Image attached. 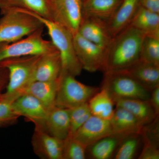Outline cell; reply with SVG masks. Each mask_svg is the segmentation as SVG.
Masks as SVG:
<instances>
[{
	"mask_svg": "<svg viewBox=\"0 0 159 159\" xmlns=\"http://www.w3.org/2000/svg\"><path fill=\"white\" fill-rule=\"evenodd\" d=\"M33 151L43 159H63V141L52 136L46 131L35 127L31 139Z\"/></svg>",
	"mask_w": 159,
	"mask_h": 159,
	"instance_id": "11",
	"label": "cell"
},
{
	"mask_svg": "<svg viewBox=\"0 0 159 159\" xmlns=\"http://www.w3.org/2000/svg\"><path fill=\"white\" fill-rule=\"evenodd\" d=\"M141 152L138 157L139 159H159V148L148 143H143Z\"/></svg>",
	"mask_w": 159,
	"mask_h": 159,
	"instance_id": "31",
	"label": "cell"
},
{
	"mask_svg": "<svg viewBox=\"0 0 159 159\" xmlns=\"http://www.w3.org/2000/svg\"><path fill=\"white\" fill-rule=\"evenodd\" d=\"M111 134L110 120L92 115L72 137L87 148L99 139Z\"/></svg>",
	"mask_w": 159,
	"mask_h": 159,
	"instance_id": "12",
	"label": "cell"
},
{
	"mask_svg": "<svg viewBox=\"0 0 159 159\" xmlns=\"http://www.w3.org/2000/svg\"><path fill=\"white\" fill-rule=\"evenodd\" d=\"M74 48L83 69L89 72L103 71L106 48L83 38L78 33L74 36Z\"/></svg>",
	"mask_w": 159,
	"mask_h": 159,
	"instance_id": "9",
	"label": "cell"
},
{
	"mask_svg": "<svg viewBox=\"0 0 159 159\" xmlns=\"http://www.w3.org/2000/svg\"><path fill=\"white\" fill-rule=\"evenodd\" d=\"M8 71L6 69L0 67V95L3 85L5 83L6 76H8Z\"/></svg>",
	"mask_w": 159,
	"mask_h": 159,
	"instance_id": "34",
	"label": "cell"
},
{
	"mask_svg": "<svg viewBox=\"0 0 159 159\" xmlns=\"http://www.w3.org/2000/svg\"><path fill=\"white\" fill-rule=\"evenodd\" d=\"M114 102L116 106L122 107L129 111L143 126L151 123L159 116L148 100L119 99L116 100Z\"/></svg>",
	"mask_w": 159,
	"mask_h": 159,
	"instance_id": "20",
	"label": "cell"
},
{
	"mask_svg": "<svg viewBox=\"0 0 159 159\" xmlns=\"http://www.w3.org/2000/svg\"><path fill=\"white\" fill-rule=\"evenodd\" d=\"M140 60L159 66V39L145 36L142 43Z\"/></svg>",
	"mask_w": 159,
	"mask_h": 159,
	"instance_id": "27",
	"label": "cell"
},
{
	"mask_svg": "<svg viewBox=\"0 0 159 159\" xmlns=\"http://www.w3.org/2000/svg\"><path fill=\"white\" fill-rule=\"evenodd\" d=\"M2 15L0 44L14 42L44 28L37 18L22 9L10 10Z\"/></svg>",
	"mask_w": 159,
	"mask_h": 159,
	"instance_id": "4",
	"label": "cell"
},
{
	"mask_svg": "<svg viewBox=\"0 0 159 159\" xmlns=\"http://www.w3.org/2000/svg\"><path fill=\"white\" fill-rule=\"evenodd\" d=\"M110 121L112 134L123 136L141 134L144 126L129 111L118 106H116Z\"/></svg>",
	"mask_w": 159,
	"mask_h": 159,
	"instance_id": "17",
	"label": "cell"
},
{
	"mask_svg": "<svg viewBox=\"0 0 159 159\" xmlns=\"http://www.w3.org/2000/svg\"><path fill=\"white\" fill-rule=\"evenodd\" d=\"M51 0H0V11L24 9L51 20Z\"/></svg>",
	"mask_w": 159,
	"mask_h": 159,
	"instance_id": "19",
	"label": "cell"
},
{
	"mask_svg": "<svg viewBox=\"0 0 159 159\" xmlns=\"http://www.w3.org/2000/svg\"><path fill=\"white\" fill-rule=\"evenodd\" d=\"M104 74L101 88L107 92L114 102L119 99H149L150 92L144 88L126 72Z\"/></svg>",
	"mask_w": 159,
	"mask_h": 159,
	"instance_id": "6",
	"label": "cell"
},
{
	"mask_svg": "<svg viewBox=\"0 0 159 159\" xmlns=\"http://www.w3.org/2000/svg\"><path fill=\"white\" fill-rule=\"evenodd\" d=\"M145 34L129 26L113 38L106 48L104 73L124 72L139 61Z\"/></svg>",
	"mask_w": 159,
	"mask_h": 159,
	"instance_id": "1",
	"label": "cell"
},
{
	"mask_svg": "<svg viewBox=\"0 0 159 159\" xmlns=\"http://www.w3.org/2000/svg\"><path fill=\"white\" fill-rule=\"evenodd\" d=\"M88 103L92 116L107 120L112 117L115 102L104 89L101 88Z\"/></svg>",
	"mask_w": 159,
	"mask_h": 159,
	"instance_id": "25",
	"label": "cell"
},
{
	"mask_svg": "<svg viewBox=\"0 0 159 159\" xmlns=\"http://www.w3.org/2000/svg\"><path fill=\"white\" fill-rule=\"evenodd\" d=\"M8 99H0V128L13 125L17 122L19 116L13 111L12 102Z\"/></svg>",
	"mask_w": 159,
	"mask_h": 159,
	"instance_id": "30",
	"label": "cell"
},
{
	"mask_svg": "<svg viewBox=\"0 0 159 159\" xmlns=\"http://www.w3.org/2000/svg\"><path fill=\"white\" fill-rule=\"evenodd\" d=\"M15 113L34 123L35 127L45 130V122L49 111L38 99L29 94H24L12 102Z\"/></svg>",
	"mask_w": 159,
	"mask_h": 159,
	"instance_id": "10",
	"label": "cell"
},
{
	"mask_svg": "<svg viewBox=\"0 0 159 159\" xmlns=\"http://www.w3.org/2000/svg\"><path fill=\"white\" fill-rule=\"evenodd\" d=\"M70 74H61L57 88L56 105L71 109L88 103L100 89L84 84Z\"/></svg>",
	"mask_w": 159,
	"mask_h": 159,
	"instance_id": "5",
	"label": "cell"
},
{
	"mask_svg": "<svg viewBox=\"0 0 159 159\" xmlns=\"http://www.w3.org/2000/svg\"><path fill=\"white\" fill-rule=\"evenodd\" d=\"M149 102L156 113L159 114V86L150 92V97L148 99Z\"/></svg>",
	"mask_w": 159,
	"mask_h": 159,
	"instance_id": "32",
	"label": "cell"
},
{
	"mask_svg": "<svg viewBox=\"0 0 159 159\" xmlns=\"http://www.w3.org/2000/svg\"><path fill=\"white\" fill-rule=\"evenodd\" d=\"M123 136L111 134L99 139L86 148V156L93 159L113 157Z\"/></svg>",
	"mask_w": 159,
	"mask_h": 159,
	"instance_id": "24",
	"label": "cell"
},
{
	"mask_svg": "<svg viewBox=\"0 0 159 159\" xmlns=\"http://www.w3.org/2000/svg\"><path fill=\"white\" fill-rule=\"evenodd\" d=\"M89 41L107 48L112 39L107 22L91 17H83L78 33Z\"/></svg>",
	"mask_w": 159,
	"mask_h": 159,
	"instance_id": "13",
	"label": "cell"
},
{
	"mask_svg": "<svg viewBox=\"0 0 159 159\" xmlns=\"http://www.w3.org/2000/svg\"><path fill=\"white\" fill-rule=\"evenodd\" d=\"M24 10L37 18L48 30L51 42L59 53L62 68L61 74H70L75 77L79 76L83 69L75 52L73 34L51 20L39 16L32 11Z\"/></svg>",
	"mask_w": 159,
	"mask_h": 159,
	"instance_id": "3",
	"label": "cell"
},
{
	"mask_svg": "<svg viewBox=\"0 0 159 159\" xmlns=\"http://www.w3.org/2000/svg\"><path fill=\"white\" fill-rule=\"evenodd\" d=\"M61 63L59 52L55 48L41 55L36 65L34 81H55L61 73Z\"/></svg>",
	"mask_w": 159,
	"mask_h": 159,
	"instance_id": "14",
	"label": "cell"
},
{
	"mask_svg": "<svg viewBox=\"0 0 159 159\" xmlns=\"http://www.w3.org/2000/svg\"><path fill=\"white\" fill-rule=\"evenodd\" d=\"M63 159H85L87 158L86 148L72 136H69L63 141Z\"/></svg>",
	"mask_w": 159,
	"mask_h": 159,
	"instance_id": "29",
	"label": "cell"
},
{
	"mask_svg": "<svg viewBox=\"0 0 159 159\" xmlns=\"http://www.w3.org/2000/svg\"><path fill=\"white\" fill-rule=\"evenodd\" d=\"M83 1H84V0H83Z\"/></svg>",
	"mask_w": 159,
	"mask_h": 159,
	"instance_id": "35",
	"label": "cell"
},
{
	"mask_svg": "<svg viewBox=\"0 0 159 159\" xmlns=\"http://www.w3.org/2000/svg\"><path fill=\"white\" fill-rule=\"evenodd\" d=\"M41 55L13 57L0 62V67L6 69L8 73L6 89L0 95V99L14 101L25 93L29 85L34 81L35 69Z\"/></svg>",
	"mask_w": 159,
	"mask_h": 159,
	"instance_id": "2",
	"label": "cell"
},
{
	"mask_svg": "<svg viewBox=\"0 0 159 159\" xmlns=\"http://www.w3.org/2000/svg\"><path fill=\"white\" fill-rule=\"evenodd\" d=\"M142 142L141 134H136L124 137L117 148L114 158L133 159L139 152Z\"/></svg>",
	"mask_w": 159,
	"mask_h": 159,
	"instance_id": "26",
	"label": "cell"
},
{
	"mask_svg": "<svg viewBox=\"0 0 159 159\" xmlns=\"http://www.w3.org/2000/svg\"><path fill=\"white\" fill-rule=\"evenodd\" d=\"M149 92L159 86V66L140 60L124 71Z\"/></svg>",
	"mask_w": 159,
	"mask_h": 159,
	"instance_id": "18",
	"label": "cell"
},
{
	"mask_svg": "<svg viewBox=\"0 0 159 159\" xmlns=\"http://www.w3.org/2000/svg\"><path fill=\"white\" fill-rule=\"evenodd\" d=\"M140 5L149 11L159 13V0H139Z\"/></svg>",
	"mask_w": 159,
	"mask_h": 159,
	"instance_id": "33",
	"label": "cell"
},
{
	"mask_svg": "<svg viewBox=\"0 0 159 159\" xmlns=\"http://www.w3.org/2000/svg\"><path fill=\"white\" fill-rule=\"evenodd\" d=\"M46 132L52 136L64 141L70 135L69 109L56 106L49 111L45 122Z\"/></svg>",
	"mask_w": 159,
	"mask_h": 159,
	"instance_id": "16",
	"label": "cell"
},
{
	"mask_svg": "<svg viewBox=\"0 0 159 159\" xmlns=\"http://www.w3.org/2000/svg\"><path fill=\"white\" fill-rule=\"evenodd\" d=\"M51 20L74 36L78 33L83 17V0H51Z\"/></svg>",
	"mask_w": 159,
	"mask_h": 159,
	"instance_id": "8",
	"label": "cell"
},
{
	"mask_svg": "<svg viewBox=\"0 0 159 159\" xmlns=\"http://www.w3.org/2000/svg\"><path fill=\"white\" fill-rule=\"evenodd\" d=\"M129 26L141 31L145 36L159 39V13L140 5Z\"/></svg>",
	"mask_w": 159,
	"mask_h": 159,
	"instance_id": "23",
	"label": "cell"
},
{
	"mask_svg": "<svg viewBox=\"0 0 159 159\" xmlns=\"http://www.w3.org/2000/svg\"><path fill=\"white\" fill-rule=\"evenodd\" d=\"M59 80V78L51 81H33L27 89L25 93L30 94L38 99L50 111L56 106Z\"/></svg>",
	"mask_w": 159,
	"mask_h": 159,
	"instance_id": "22",
	"label": "cell"
},
{
	"mask_svg": "<svg viewBox=\"0 0 159 159\" xmlns=\"http://www.w3.org/2000/svg\"><path fill=\"white\" fill-rule=\"evenodd\" d=\"M139 6V0H122L113 15L107 22L113 37L130 25Z\"/></svg>",
	"mask_w": 159,
	"mask_h": 159,
	"instance_id": "15",
	"label": "cell"
},
{
	"mask_svg": "<svg viewBox=\"0 0 159 159\" xmlns=\"http://www.w3.org/2000/svg\"><path fill=\"white\" fill-rule=\"evenodd\" d=\"M43 29L14 42L0 44V62L13 57L41 55L56 48L51 41L43 37Z\"/></svg>",
	"mask_w": 159,
	"mask_h": 159,
	"instance_id": "7",
	"label": "cell"
},
{
	"mask_svg": "<svg viewBox=\"0 0 159 159\" xmlns=\"http://www.w3.org/2000/svg\"><path fill=\"white\" fill-rule=\"evenodd\" d=\"M122 0H84L83 17H91L107 22Z\"/></svg>",
	"mask_w": 159,
	"mask_h": 159,
	"instance_id": "21",
	"label": "cell"
},
{
	"mask_svg": "<svg viewBox=\"0 0 159 159\" xmlns=\"http://www.w3.org/2000/svg\"><path fill=\"white\" fill-rule=\"evenodd\" d=\"M69 110L70 116L69 136H72L92 115L88 103Z\"/></svg>",
	"mask_w": 159,
	"mask_h": 159,
	"instance_id": "28",
	"label": "cell"
}]
</instances>
